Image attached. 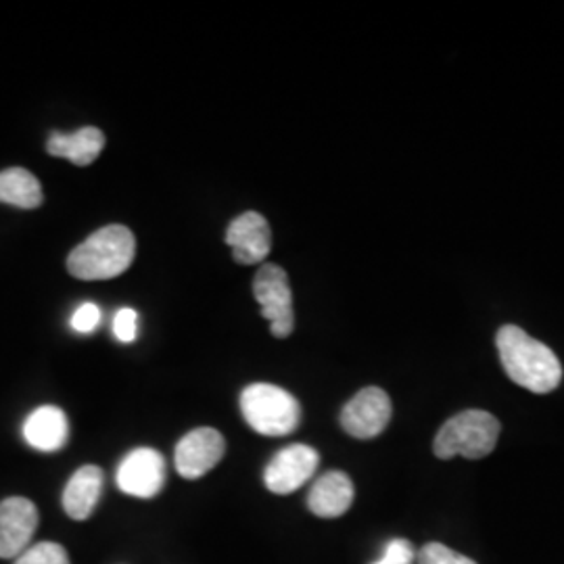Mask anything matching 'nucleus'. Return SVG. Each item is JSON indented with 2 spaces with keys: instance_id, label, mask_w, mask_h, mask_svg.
Listing matches in <instances>:
<instances>
[{
  "instance_id": "f8f14e48",
  "label": "nucleus",
  "mask_w": 564,
  "mask_h": 564,
  "mask_svg": "<svg viewBox=\"0 0 564 564\" xmlns=\"http://www.w3.org/2000/svg\"><path fill=\"white\" fill-rule=\"evenodd\" d=\"M354 484L345 473L328 470L312 485L307 508L321 519H337L354 505Z\"/></svg>"
},
{
  "instance_id": "9d476101",
  "label": "nucleus",
  "mask_w": 564,
  "mask_h": 564,
  "mask_svg": "<svg viewBox=\"0 0 564 564\" xmlns=\"http://www.w3.org/2000/svg\"><path fill=\"white\" fill-rule=\"evenodd\" d=\"M39 508L25 498L0 502V558H18L39 529Z\"/></svg>"
},
{
  "instance_id": "4468645a",
  "label": "nucleus",
  "mask_w": 564,
  "mask_h": 564,
  "mask_svg": "<svg viewBox=\"0 0 564 564\" xmlns=\"http://www.w3.org/2000/svg\"><path fill=\"white\" fill-rule=\"evenodd\" d=\"M23 437L34 449L57 452L69 437L65 412L57 405L36 408L23 423Z\"/></svg>"
},
{
  "instance_id": "f3484780",
  "label": "nucleus",
  "mask_w": 564,
  "mask_h": 564,
  "mask_svg": "<svg viewBox=\"0 0 564 564\" xmlns=\"http://www.w3.org/2000/svg\"><path fill=\"white\" fill-rule=\"evenodd\" d=\"M15 564H69V554L63 545L41 542L23 550L15 558Z\"/></svg>"
},
{
  "instance_id": "f257e3e1",
  "label": "nucleus",
  "mask_w": 564,
  "mask_h": 564,
  "mask_svg": "<svg viewBox=\"0 0 564 564\" xmlns=\"http://www.w3.org/2000/svg\"><path fill=\"white\" fill-rule=\"evenodd\" d=\"M498 354L512 383L544 395L563 381V366L545 343L533 339L523 328L506 324L496 335Z\"/></svg>"
},
{
  "instance_id": "20e7f679",
  "label": "nucleus",
  "mask_w": 564,
  "mask_h": 564,
  "mask_svg": "<svg viewBox=\"0 0 564 564\" xmlns=\"http://www.w3.org/2000/svg\"><path fill=\"white\" fill-rule=\"evenodd\" d=\"M241 412L247 424L265 437L291 435L302 421V405L282 387L253 383L241 393Z\"/></svg>"
},
{
  "instance_id": "dca6fc26",
  "label": "nucleus",
  "mask_w": 564,
  "mask_h": 564,
  "mask_svg": "<svg viewBox=\"0 0 564 564\" xmlns=\"http://www.w3.org/2000/svg\"><path fill=\"white\" fill-rule=\"evenodd\" d=\"M44 202L42 186L39 178L23 170V167H9L0 172V203L15 205L21 209H36Z\"/></svg>"
},
{
  "instance_id": "1a4fd4ad",
  "label": "nucleus",
  "mask_w": 564,
  "mask_h": 564,
  "mask_svg": "<svg viewBox=\"0 0 564 564\" xmlns=\"http://www.w3.org/2000/svg\"><path fill=\"white\" fill-rule=\"evenodd\" d=\"M165 481L163 456L153 447L132 449L118 468V487L134 498H153Z\"/></svg>"
},
{
  "instance_id": "ddd939ff",
  "label": "nucleus",
  "mask_w": 564,
  "mask_h": 564,
  "mask_svg": "<svg viewBox=\"0 0 564 564\" xmlns=\"http://www.w3.org/2000/svg\"><path fill=\"white\" fill-rule=\"evenodd\" d=\"M102 481L105 475L95 464H86L72 475L63 489V508L74 521H86L95 512L101 498Z\"/></svg>"
},
{
  "instance_id": "6ab92c4d",
  "label": "nucleus",
  "mask_w": 564,
  "mask_h": 564,
  "mask_svg": "<svg viewBox=\"0 0 564 564\" xmlns=\"http://www.w3.org/2000/svg\"><path fill=\"white\" fill-rule=\"evenodd\" d=\"M113 335L121 343H132L139 337V314L132 307H121L113 316Z\"/></svg>"
},
{
  "instance_id": "2eb2a0df",
  "label": "nucleus",
  "mask_w": 564,
  "mask_h": 564,
  "mask_svg": "<svg viewBox=\"0 0 564 564\" xmlns=\"http://www.w3.org/2000/svg\"><path fill=\"white\" fill-rule=\"evenodd\" d=\"M105 147V134L95 126L80 128L74 134H63V132H51L46 141V151L53 158H63L69 160L74 165H90L99 155Z\"/></svg>"
},
{
  "instance_id": "412c9836",
  "label": "nucleus",
  "mask_w": 564,
  "mask_h": 564,
  "mask_svg": "<svg viewBox=\"0 0 564 564\" xmlns=\"http://www.w3.org/2000/svg\"><path fill=\"white\" fill-rule=\"evenodd\" d=\"M99 323H101V310L95 303H82L76 314L72 316V328L82 335L93 333Z\"/></svg>"
},
{
  "instance_id": "7ed1b4c3",
  "label": "nucleus",
  "mask_w": 564,
  "mask_h": 564,
  "mask_svg": "<svg viewBox=\"0 0 564 564\" xmlns=\"http://www.w3.org/2000/svg\"><path fill=\"white\" fill-rule=\"evenodd\" d=\"M500 431L502 424L494 414L485 410H464L440 429L433 452L440 460H452L454 456L481 460L496 449Z\"/></svg>"
},
{
  "instance_id": "0eeeda50",
  "label": "nucleus",
  "mask_w": 564,
  "mask_h": 564,
  "mask_svg": "<svg viewBox=\"0 0 564 564\" xmlns=\"http://www.w3.org/2000/svg\"><path fill=\"white\" fill-rule=\"evenodd\" d=\"M391 400L379 387L358 391L341 410L343 431L356 440H372L381 435L391 421Z\"/></svg>"
},
{
  "instance_id": "6e6552de",
  "label": "nucleus",
  "mask_w": 564,
  "mask_h": 564,
  "mask_svg": "<svg viewBox=\"0 0 564 564\" xmlns=\"http://www.w3.org/2000/svg\"><path fill=\"white\" fill-rule=\"evenodd\" d=\"M226 452V442L223 433L212 429V426H202L182 437L176 452H174V463L178 475L193 481L202 479L212 468H216L224 458Z\"/></svg>"
},
{
  "instance_id": "f03ea898",
  "label": "nucleus",
  "mask_w": 564,
  "mask_h": 564,
  "mask_svg": "<svg viewBox=\"0 0 564 564\" xmlns=\"http://www.w3.org/2000/svg\"><path fill=\"white\" fill-rule=\"evenodd\" d=\"M137 241L121 224L102 226L67 258V270L78 281H109L123 274L134 260Z\"/></svg>"
},
{
  "instance_id": "423d86ee",
  "label": "nucleus",
  "mask_w": 564,
  "mask_h": 564,
  "mask_svg": "<svg viewBox=\"0 0 564 564\" xmlns=\"http://www.w3.org/2000/svg\"><path fill=\"white\" fill-rule=\"evenodd\" d=\"M318 463L321 456L314 447L305 444L286 445L265 466L263 484L276 496L293 494L312 479Z\"/></svg>"
},
{
  "instance_id": "aec40b11",
  "label": "nucleus",
  "mask_w": 564,
  "mask_h": 564,
  "mask_svg": "<svg viewBox=\"0 0 564 564\" xmlns=\"http://www.w3.org/2000/svg\"><path fill=\"white\" fill-rule=\"evenodd\" d=\"M416 561V550L408 540H391L384 547L383 558L372 564H412Z\"/></svg>"
},
{
  "instance_id": "9b49d317",
  "label": "nucleus",
  "mask_w": 564,
  "mask_h": 564,
  "mask_svg": "<svg viewBox=\"0 0 564 564\" xmlns=\"http://www.w3.org/2000/svg\"><path fill=\"white\" fill-rule=\"evenodd\" d=\"M226 245H230L235 262L242 265L262 263L272 249L270 224L258 212H245L228 226Z\"/></svg>"
},
{
  "instance_id": "39448f33",
  "label": "nucleus",
  "mask_w": 564,
  "mask_h": 564,
  "mask_svg": "<svg viewBox=\"0 0 564 564\" xmlns=\"http://www.w3.org/2000/svg\"><path fill=\"white\" fill-rule=\"evenodd\" d=\"M253 297L262 305V316L270 323V333L284 339L295 328L293 293L289 276L276 263H262L253 279Z\"/></svg>"
},
{
  "instance_id": "a211bd4d",
  "label": "nucleus",
  "mask_w": 564,
  "mask_h": 564,
  "mask_svg": "<svg viewBox=\"0 0 564 564\" xmlns=\"http://www.w3.org/2000/svg\"><path fill=\"white\" fill-rule=\"evenodd\" d=\"M416 563L419 564H477L473 558L463 556L454 552L452 547L437 542L423 545L421 552H416Z\"/></svg>"
}]
</instances>
